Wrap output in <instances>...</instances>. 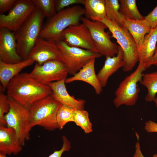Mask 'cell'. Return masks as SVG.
<instances>
[{
    "label": "cell",
    "mask_w": 157,
    "mask_h": 157,
    "mask_svg": "<svg viewBox=\"0 0 157 157\" xmlns=\"http://www.w3.org/2000/svg\"><path fill=\"white\" fill-rule=\"evenodd\" d=\"M112 33V36L123 52V70L125 72L132 70L139 61L138 49L135 40L126 28L106 16L100 19Z\"/></svg>",
    "instance_id": "4"
},
{
    "label": "cell",
    "mask_w": 157,
    "mask_h": 157,
    "mask_svg": "<svg viewBox=\"0 0 157 157\" xmlns=\"http://www.w3.org/2000/svg\"><path fill=\"white\" fill-rule=\"evenodd\" d=\"M157 43V27L151 29L138 49L139 62L147 65L153 56Z\"/></svg>",
    "instance_id": "20"
},
{
    "label": "cell",
    "mask_w": 157,
    "mask_h": 157,
    "mask_svg": "<svg viewBox=\"0 0 157 157\" xmlns=\"http://www.w3.org/2000/svg\"><path fill=\"white\" fill-rule=\"evenodd\" d=\"M60 51L56 42L39 37L27 58L41 65L49 60L60 59Z\"/></svg>",
    "instance_id": "13"
},
{
    "label": "cell",
    "mask_w": 157,
    "mask_h": 157,
    "mask_svg": "<svg viewBox=\"0 0 157 157\" xmlns=\"http://www.w3.org/2000/svg\"><path fill=\"white\" fill-rule=\"evenodd\" d=\"M35 8L32 0H17L8 14L0 15V28H5L10 31H15Z\"/></svg>",
    "instance_id": "11"
},
{
    "label": "cell",
    "mask_w": 157,
    "mask_h": 157,
    "mask_svg": "<svg viewBox=\"0 0 157 157\" xmlns=\"http://www.w3.org/2000/svg\"><path fill=\"white\" fill-rule=\"evenodd\" d=\"M68 73V69L63 62L60 59H56L41 65L36 63L29 74L39 83L49 85L51 83L65 79Z\"/></svg>",
    "instance_id": "10"
},
{
    "label": "cell",
    "mask_w": 157,
    "mask_h": 157,
    "mask_svg": "<svg viewBox=\"0 0 157 157\" xmlns=\"http://www.w3.org/2000/svg\"><path fill=\"white\" fill-rule=\"evenodd\" d=\"M63 145L60 149L55 151L48 157H61L65 151H68L71 148V143L67 138L65 136L62 137Z\"/></svg>",
    "instance_id": "31"
},
{
    "label": "cell",
    "mask_w": 157,
    "mask_h": 157,
    "mask_svg": "<svg viewBox=\"0 0 157 157\" xmlns=\"http://www.w3.org/2000/svg\"><path fill=\"white\" fill-rule=\"evenodd\" d=\"M6 90L8 97L28 109L35 102L52 93L49 85L40 84L27 73H19L13 78Z\"/></svg>",
    "instance_id": "1"
},
{
    "label": "cell",
    "mask_w": 157,
    "mask_h": 157,
    "mask_svg": "<svg viewBox=\"0 0 157 157\" xmlns=\"http://www.w3.org/2000/svg\"><path fill=\"white\" fill-rule=\"evenodd\" d=\"M140 83L147 90L144 98L145 101L148 102L153 101L157 94V71L144 73Z\"/></svg>",
    "instance_id": "23"
},
{
    "label": "cell",
    "mask_w": 157,
    "mask_h": 157,
    "mask_svg": "<svg viewBox=\"0 0 157 157\" xmlns=\"http://www.w3.org/2000/svg\"><path fill=\"white\" fill-rule=\"evenodd\" d=\"M0 157H6V155L0 153Z\"/></svg>",
    "instance_id": "38"
},
{
    "label": "cell",
    "mask_w": 157,
    "mask_h": 157,
    "mask_svg": "<svg viewBox=\"0 0 157 157\" xmlns=\"http://www.w3.org/2000/svg\"><path fill=\"white\" fill-rule=\"evenodd\" d=\"M118 46L119 51L116 56L106 58L103 66L97 74L98 79L103 88L106 85L110 77L123 67V52Z\"/></svg>",
    "instance_id": "19"
},
{
    "label": "cell",
    "mask_w": 157,
    "mask_h": 157,
    "mask_svg": "<svg viewBox=\"0 0 157 157\" xmlns=\"http://www.w3.org/2000/svg\"><path fill=\"white\" fill-rule=\"evenodd\" d=\"M152 65L157 66V45L153 56L147 65V68H149Z\"/></svg>",
    "instance_id": "36"
},
{
    "label": "cell",
    "mask_w": 157,
    "mask_h": 157,
    "mask_svg": "<svg viewBox=\"0 0 157 157\" xmlns=\"http://www.w3.org/2000/svg\"><path fill=\"white\" fill-rule=\"evenodd\" d=\"M85 17L98 21L106 16L105 0H83Z\"/></svg>",
    "instance_id": "22"
},
{
    "label": "cell",
    "mask_w": 157,
    "mask_h": 157,
    "mask_svg": "<svg viewBox=\"0 0 157 157\" xmlns=\"http://www.w3.org/2000/svg\"><path fill=\"white\" fill-rule=\"evenodd\" d=\"M65 80L54 82L49 85L52 92L51 95L62 105L74 109H84L85 101L76 99L68 93L65 85Z\"/></svg>",
    "instance_id": "15"
},
{
    "label": "cell",
    "mask_w": 157,
    "mask_h": 157,
    "mask_svg": "<svg viewBox=\"0 0 157 157\" xmlns=\"http://www.w3.org/2000/svg\"><path fill=\"white\" fill-rule=\"evenodd\" d=\"M8 97L3 92L0 93V126H7L5 118V114H7L9 111L10 106L8 101Z\"/></svg>",
    "instance_id": "29"
},
{
    "label": "cell",
    "mask_w": 157,
    "mask_h": 157,
    "mask_svg": "<svg viewBox=\"0 0 157 157\" xmlns=\"http://www.w3.org/2000/svg\"><path fill=\"white\" fill-rule=\"evenodd\" d=\"M74 122L80 126L86 133L92 131V124L89 117L88 112L84 109H75Z\"/></svg>",
    "instance_id": "26"
},
{
    "label": "cell",
    "mask_w": 157,
    "mask_h": 157,
    "mask_svg": "<svg viewBox=\"0 0 157 157\" xmlns=\"http://www.w3.org/2000/svg\"><path fill=\"white\" fill-rule=\"evenodd\" d=\"M137 141L135 145V152L133 157H145L142 154L140 148V144L139 142L140 138L138 133L135 132ZM153 157H157V154H155Z\"/></svg>",
    "instance_id": "35"
},
{
    "label": "cell",
    "mask_w": 157,
    "mask_h": 157,
    "mask_svg": "<svg viewBox=\"0 0 157 157\" xmlns=\"http://www.w3.org/2000/svg\"><path fill=\"white\" fill-rule=\"evenodd\" d=\"M106 17L118 24L123 25L125 17L119 11L120 4L118 0H105Z\"/></svg>",
    "instance_id": "25"
},
{
    "label": "cell",
    "mask_w": 157,
    "mask_h": 157,
    "mask_svg": "<svg viewBox=\"0 0 157 157\" xmlns=\"http://www.w3.org/2000/svg\"><path fill=\"white\" fill-rule=\"evenodd\" d=\"M146 65L139 63L135 70L126 76L119 83L115 92L113 102L116 107L122 105L132 106L136 102L140 92L138 83L140 82L147 69Z\"/></svg>",
    "instance_id": "6"
},
{
    "label": "cell",
    "mask_w": 157,
    "mask_h": 157,
    "mask_svg": "<svg viewBox=\"0 0 157 157\" xmlns=\"http://www.w3.org/2000/svg\"><path fill=\"white\" fill-rule=\"evenodd\" d=\"M61 105L51 95L34 103L28 109L31 128L38 126L50 131L58 129L56 117Z\"/></svg>",
    "instance_id": "5"
},
{
    "label": "cell",
    "mask_w": 157,
    "mask_h": 157,
    "mask_svg": "<svg viewBox=\"0 0 157 157\" xmlns=\"http://www.w3.org/2000/svg\"><path fill=\"white\" fill-rule=\"evenodd\" d=\"M85 13L84 8L77 5L57 13L42 26L40 37L56 42L61 40L63 31L70 26L79 24Z\"/></svg>",
    "instance_id": "2"
},
{
    "label": "cell",
    "mask_w": 157,
    "mask_h": 157,
    "mask_svg": "<svg viewBox=\"0 0 157 157\" xmlns=\"http://www.w3.org/2000/svg\"><path fill=\"white\" fill-rule=\"evenodd\" d=\"M81 21L88 28L98 53L106 58L115 56L119 51V46L112 41L109 34L105 32L107 26L102 22L93 21L82 17Z\"/></svg>",
    "instance_id": "9"
},
{
    "label": "cell",
    "mask_w": 157,
    "mask_h": 157,
    "mask_svg": "<svg viewBox=\"0 0 157 157\" xmlns=\"http://www.w3.org/2000/svg\"><path fill=\"white\" fill-rule=\"evenodd\" d=\"M123 25L132 36L138 49L142 44L146 34L149 33L151 29L145 18L142 20H134L125 17Z\"/></svg>",
    "instance_id": "21"
},
{
    "label": "cell",
    "mask_w": 157,
    "mask_h": 157,
    "mask_svg": "<svg viewBox=\"0 0 157 157\" xmlns=\"http://www.w3.org/2000/svg\"><path fill=\"white\" fill-rule=\"evenodd\" d=\"M96 58L91 59L76 74L73 76L66 78L65 83H70L75 81H81L91 85L94 89L97 94L101 92L103 87L101 85L95 70V62Z\"/></svg>",
    "instance_id": "16"
},
{
    "label": "cell",
    "mask_w": 157,
    "mask_h": 157,
    "mask_svg": "<svg viewBox=\"0 0 157 157\" xmlns=\"http://www.w3.org/2000/svg\"><path fill=\"white\" fill-rule=\"evenodd\" d=\"M119 11L124 17L134 20H142L144 17L140 13L135 0H120Z\"/></svg>",
    "instance_id": "24"
},
{
    "label": "cell",
    "mask_w": 157,
    "mask_h": 157,
    "mask_svg": "<svg viewBox=\"0 0 157 157\" xmlns=\"http://www.w3.org/2000/svg\"><path fill=\"white\" fill-rule=\"evenodd\" d=\"M35 8L40 10L45 17L50 18L57 13L54 0H32Z\"/></svg>",
    "instance_id": "28"
},
{
    "label": "cell",
    "mask_w": 157,
    "mask_h": 157,
    "mask_svg": "<svg viewBox=\"0 0 157 157\" xmlns=\"http://www.w3.org/2000/svg\"><path fill=\"white\" fill-rule=\"evenodd\" d=\"M22 149L19 138L12 128L0 126V153L16 155Z\"/></svg>",
    "instance_id": "17"
},
{
    "label": "cell",
    "mask_w": 157,
    "mask_h": 157,
    "mask_svg": "<svg viewBox=\"0 0 157 157\" xmlns=\"http://www.w3.org/2000/svg\"><path fill=\"white\" fill-rule=\"evenodd\" d=\"M17 0H0V14H4L11 10L15 4Z\"/></svg>",
    "instance_id": "33"
},
{
    "label": "cell",
    "mask_w": 157,
    "mask_h": 157,
    "mask_svg": "<svg viewBox=\"0 0 157 157\" xmlns=\"http://www.w3.org/2000/svg\"><path fill=\"white\" fill-rule=\"evenodd\" d=\"M144 128L148 133H157V123L151 120H149L145 123Z\"/></svg>",
    "instance_id": "34"
},
{
    "label": "cell",
    "mask_w": 157,
    "mask_h": 157,
    "mask_svg": "<svg viewBox=\"0 0 157 157\" xmlns=\"http://www.w3.org/2000/svg\"><path fill=\"white\" fill-rule=\"evenodd\" d=\"M74 109L70 107L61 105L56 117L58 129L61 130L64 126L69 122H74Z\"/></svg>",
    "instance_id": "27"
},
{
    "label": "cell",
    "mask_w": 157,
    "mask_h": 157,
    "mask_svg": "<svg viewBox=\"0 0 157 157\" xmlns=\"http://www.w3.org/2000/svg\"><path fill=\"white\" fill-rule=\"evenodd\" d=\"M0 60L7 63L23 60L17 52L14 32L5 28H0Z\"/></svg>",
    "instance_id": "14"
},
{
    "label": "cell",
    "mask_w": 157,
    "mask_h": 157,
    "mask_svg": "<svg viewBox=\"0 0 157 157\" xmlns=\"http://www.w3.org/2000/svg\"><path fill=\"white\" fill-rule=\"evenodd\" d=\"M151 29L157 27V5L147 15L144 17Z\"/></svg>",
    "instance_id": "32"
},
{
    "label": "cell",
    "mask_w": 157,
    "mask_h": 157,
    "mask_svg": "<svg viewBox=\"0 0 157 157\" xmlns=\"http://www.w3.org/2000/svg\"><path fill=\"white\" fill-rule=\"evenodd\" d=\"M83 0H55V4L56 12H59L65 8L74 4H82Z\"/></svg>",
    "instance_id": "30"
},
{
    "label": "cell",
    "mask_w": 157,
    "mask_h": 157,
    "mask_svg": "<svg viewBox=\"0 0 157 157\" xmlns=\"http://www.w3.org/2000/svg\"><path fill=\"white\" fill-rule=\"evenodd\" d=\"M10 106L9 112L5 116L7 127L15 131L22 146L25 141L30 139L31 129L29 120L28 109L21 105L12 98L8 97Z\"/></svg>",
    "instance_id": "7"
},
{
    "label": "cell",
    "mask_w": 157,
    "mask_h": 157,
    "mask_svg": "<svg viewBox=\"0 0 157 157\" xmlns=\"http://www.w3.org/2000/svg\"><path fill=\"white\" fill-rule=\"evenodd\" d=\"M153 101L155 103L156 106L157 108V96L154 99Z\"/></svg>",
    "instance_id": "37"
},
{
    "label": "cell",
    "mask_w": 157,
    "mask_h": 157,
    "mask_svg": "<svg viewBox=\"0 0 157 157\" xmlns=\"http://www.w3.org/2000/svg\"><path fill=\"white\" fill-rule=\"evenodd\" d=\"M35 62L31 58H28L18 63H7L0 60V90L4 92L10 81L19 74L24 69L32 65Z\"/></svg>",
    "instance_id": "18"
},
{
    "label": "cell",
    "mask_w": 157,
    "mask_h": 157,
    "mask_svg": "<svg viewBox=\"0 0 157 157\" xmlns=\"http://www.w3.org/2000/svg\"><path fill=\"white\" fill-rule=\"evenodd\" d=\"M60 51V59L64 63L68 73L74 75L92 58L102 56L99 53L72 47L61 40L56 42Z\"/></svg>",
    "instance_id": "8"
},
{
    "label": "cell",
    "mask_w": 157,
    "mask_h": 157,
    "mask_svg": "<svg viewBox=\"0 0 157 157\" xmlns=\"http://www.w3.org/2000/svg\"><path fill=\"white\" fill-rule=\"evenodd\" d=\"M61 40L70 46L99 53L89 29L83 23L70 26L65 29Z\"/></svg>",
    "instance_id": "12"
},
{
    "label": "cell",
    "mask_w": 157,
    "mask_h": 157,
    "mask_svg": "<svg viewBox=\"0 0 157 157\" xmlns=\"http://www.w3.org/2000/svg\"><path fill=\"white\" fill-rule=\"evenodd\" d=\"M45 17L43 13L35 8L20 27L14 32L16 40L17 52L23 60L27 58L40 37Z\"/></svg>",
    "instance_id": "3"
}]
</instances>
